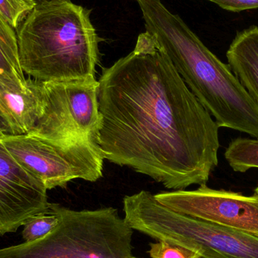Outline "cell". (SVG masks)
Returning <instances> with one entry per match:
<instances>
[{"mask_svg":"<svg viewBox=\"0 0 258 258\" xmlns=\"http://www.w3.org/2000/svg\"><path fill=\"white\" fill-rule=\"evenodd\" d=\"M98 83L105 159L168 189L207 183L218 165L219 127L152 35L141 33Z\"/></svg>","mask_w":258,"mask_h":258,"instance_id":"obj_1","label":"cell"},{"mask_svg":"<svg viewBox=\"0 0 258 258\" xmlns=\"http://www.w3.org/2000/svg\"><path fill=\"white\" fill-rule=\"evenodd\" d=\"M146 32L219 128L258 138V106L228 64L223 63L178 15L161 0H136Z\"/></svg>","mask_w":258,"mask_h":258,"instance_id":"obj_2","label":"cell"},{"mask_svg":"<svg viewBox=\"0 0 258 258\" xmlns=\"http://www.w3.org/2000/svg\"><path fill=\"white\" fill-rule=\"evenodd\" d=\"M90 15L71 0L36 5L17 29L24 74L42 83L96 78L102 39Z\"/></svg>","mask_w":258,"mask_h":258,"instance_id":"obj_3","label":"cell"},{"mask_svg":"<svg viewBox=\"0 0 258 258\" xmlns=\"http://www.w3.org/2000/svg\"><path fill=\"white\" fill-rule=\"evenodd\" d=\"M49 207L59 223L33 242L0 248V258H127L133 230L113 207L77 211L55 203Z\"/></svg>","mask_w":258,"mask_h":258,"instance_id":"obj_4","label":"cell"},{"mask_svg":"<svg viewBox=\"0 0 258 258\" xmlns=\"http://www.w3.org/2000/svg\"><path fill=\"white\" fill-rule=\"evenodd\" d=\"M123 211L132 230L189 248L201 258H258V236L174 212L148 191L125 196Z\"/></svg>","mask_w":258,"mask_h":258,"instance_id":"obj_5","label":"cell"},{"mask_svg":"<svg viewBox=\"0 0 258 258\" xmlns=\"http://www.w3.org/2000/svg\"><path fill=\"white\" fill-rule=\"evenodd\" d=\"M0 143L47 190L66 188L74 180L95 182L103 177L105 159L98 140L57 144L29 135H0Z\"/></svg>","mask_w":258,"mask_h":258,"instance_id":"obj_6","label":"cell"},{"mask_svg":"<svg viewBox=\"0 0 258 258\" xmlns=\"http://www.w3.org/2000/svg\"><path fill=\"white\" fill-rule=\"evenodd\" d=\"M43 111L29 135L62 144L98 140L101 127L96 78L42 83Z\"/></svg>","mask_w":258,"mask_h":258,"instance_id":"obj_7","label":"cell"},{"mask_svg":"<svg viewBox=\"0 0 258 258\" xmlns=\"http://www.w3.org/2000/svg\"><path fill=\"white\" fill-rule=\"evenodd\" d=\"M154 197L174 212L258 236L256 192L252 196H245L202 184L194 190L161 192L155 194Z\"/></svg>","mask_w":258,"mask_h":258,"instance_id":"obj_8","label":"cell"},{"mask_svg":"<svg viewBox=\"0 0 258 258\" xmlns=\"http://www.w3.org/2000/svg\"><path fill=\"white\" fill-rule=\"evenodd\" d=\"M47 189L0 143V235L15 233L49 209Z\"/></svg>","mask_w":258,"mask_h":258,"instance_id":"obj_9","label":"cell"},{"mask_svg":"<svg viewBox=\"0 0 258 258\" xmlns=\"http://www.w3.org/2000/svg\"><path fill=\"white\" fill-rule=\"evenodd\" d=\"M42 82L27 78L25 84L0 77V135L30 133L43 111Z\"/></svg>","mask_w":258,"mask_h":258,"instance_id":"obj_10","label":"cell"},{"mask_svg":"<svg viewBox=\"0 0 258 258\" xmlns=\"http://www.w3.org/2000/svg\"><path fill=\"white\" fill-rule=\"evenodd\" d=\"M227 58L230 69L258 106V26L236 33Z\"/></svg>","mask_w":258,"mask_h":258,"instance_id":"obj_11","label":"cell"},{"mask_svg":"<svg viewBox=\"0 0 258 258\" xmlns=\"http://www.w3.org/2000/svg\"><path fill=\"white\" fill-rule=\"evenodd\" d=\"M0 77L25 84L27 79L20 63L18 37L15 29L0 13Z\"/></svg>","mask_w":258,"mask_h":258,"instance_id":"obj_12","label":"cell"},{"mask_svg":"<svg viewBox=\"0 0 258 258\" xmlns=\"http://www.w3.org/2000/svg\"><path fill=\"white\" fill-rule=\"evenodd\" d=\"M226 160L236 172L245 173L258 168V140L239 138L233 140L226 149Z\"/></svg>","mask_w":258,"mask_h":258,"instance_id":"obj_13","label":"cell"},{"mask_svg":"<svg viewBox=\"0 0 258 258\" xmlns=\"http://www.w3.org/2000/svg\"><path fill=\"white\" fill-rule=\"evenodd\" d=\"M58 223V217L49 207L48 212L34 215L24 224L23 239L25 242L41 239L54 230Z\"/></svg>","mask_w":258,"mask_h":258,"instance_id":"obj_14","label":"cell"},{"mask_svg":"<svg viewBox=\"0 0 258 258\" xmlns=\"http://www.w3.org/2000/svg\"><path fill=\"white\" fill-rule=\"evenodd\" d=\"M36 6L33 0H0V13L17 30Z\"/></svg>","mask_w":258,"mask_h":258,"instance_id":"obj_15","label":"cell"},{"mask_svg":"<svg viewBox=\"0 0 258 258\" xmlns=\"http://www.w3.org/2000/svg\"><path fill=\"white\" fill-rule=\"evenodd\" d=\"M147 251L151 258H201L192 250L166 241H158L150 243Z\"/></svg>","mask_w":258,"mask_h":258,"instance_id":"obj_16","label":"cell"},{"mask_svg":"<svg viewBox=\"0 0 258 258\" xmlns=\"http://www.w3.org/2000/svg\"><path fill=\"white\" fill-rule=\"evenodd\" d=\"M215 3L221 9L230 12H239L242 11L258 9V0H208Z\"/></svg>","mask_w":258,"mask_h":258,"instance_id":"obj_17","label":"cell"},{"mask_svg":"<svg viewBox=\"0 0 258 258\" xmlns=\"http://www.w3.org/2000/svg\"><path fill=\"white\" fill-rule=\"evenodd\" d=\"M36 5L42 4V3H50V2L56 1H68V0H33Z\"/></svg>","mask_w":258,"mask_h":258,"instance_id":"obj_18","label":"cell"},{"mask_svg":"<svg viewBox=\"0 0 258 258\" xmlns=\"http://www.w3.org/2000/svg\"><path fill=\"white\" fill-rule=\"evenodd\" d=\"M254 192H256V194H258V186L257 188H256L255 189H254Z\"/></svg>","mask_w":258,"mask_h":258,"instance_id":"obj_19","label":"cell"},{"mask_svg":"<svg viewBox=\"0 0 258 258\" xmlns=\"http://www.w3.org/2000/svg\"><path fill=\"white\" fill-rule=\"evenodd\" d=\"M127 258H138V257H134V256L131 255V256H129L128 257H127Z\"/></svg>","mask_w":258,"mask_h":258,"instance_id":"obj_20","label":"cell"}]
</instances>
